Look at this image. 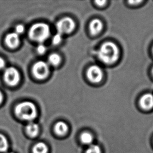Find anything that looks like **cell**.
<instances>
[{
  "mask_svg": "<svg viewBox=\"0 0 153 153\" xmlns=\"http://www.w3.org/2000/svg\"><path fill=\"white\" fill-rule=\"evenodd\" d=\"M103 25L98 19H95L91 21L89 25V30L93 35H96L102 31Z\"/></svg>",
  "mask_w": 153,
  "mask_h": 153,
  "instance_id": "cell-10",
  "label": "cell"
},
{
  "mask_svg": "<svg viewBox=\"0 0 153 153\" xmlns=\"http://www.w3.org/2000/svg\"></svg>",
  "mask_w": 153,
  "mask_h": 153,
  "instance_id": "cell-26",
  "label": "cell"
},
{
  "mask_svg": "<svg viewBox=\"0 0 153 153\" xmlns=\"http://www.w3.org/2000/svg\"><path fill=\"white\" fill-rule=\"evenodd\" d=\"M86 153H102V151L99 146L92 145L87 149Z\"/></svg>",
  "mask_w": 153,
  "mask_h": 153,
  "instance_id": "cell-17",
  "label": "cell"
},
{
  "mask_svg": "<svg viewBox=\"0 0 153 153\" xmlns=\"http://www.w3.org/2000/svg\"><path fill=\"white\" fill-rule=\"evenodd\" d=\"M142 2V1H128V3H130L132 4H137V3H141Z\"/></svg>",
  "mask_w": 153,
  "mask_h": 153,
  "instance_id": "cell-23",
  "label": "cell"
},
{
  "mask_svg": "<svg viewBox=\"0 0 153 153\" xmlns=\"http://www.w3.org/2000/svg\"><path fill=\"white\" fill-rule=\"evenodd\" d=\"M33 153H47L48 147L45 143L39 142L33 146Z\"/></svg>",
  "mask_w": 153,
  "mask_h": 153,
  "instance_id": "cell-13",
  "label": "cell"
},
{
  "mask_svg": "<svg viewBox=\"0 0 153 153\" xmlns=\"http://www.w3.org/2000/svg\"><path fill=\"white\" fill-rule=\"evenodd\" d=\"M95 2L98 6H102L105 5L106 1H96Z\"/></svg>",
  "mask_w": 153,
  "mask_h": 153,
  "instance_id": "cell-21",
  "label": "cell"
},
{
  "mask_svg": "<svg viewBox=\"0 0 153 153\" xmlns=\"http://www.w3.org/2000/svg\"><path fill=\"white\" fill-rule=\"evenodd\" d=\"M3 100V95H2V92L0 91V103H1Z\"/></svg>",
  "mask_w": 153,
  "mask_h": 153,
  "instance_id": "cell-24",
  "label": "cell"
},
{
  "mask_svg": "<svg viewBox=\"0 0 153 153\" xmlns=\"http://www.w3.org/2000/svg\"><path fill=\"white\" fill-rule=\"evenodd\" d=\"M39 126L37 124L33 122L29 123L26 126V132L30 137H35L39 133Z\"/></svg>",
  "mask_w": 153,
  "mask_h": 153,
  "instance_id": "cell-11",
  "label": "cell"
},
{
  "mask_svg": "<svg viewBox=\"0 0 153 153\" xmlns=\"http://www.w3.org/2000/svg\"><path fill=\"white\" fill-rule=\"evenodd\" d=\"M25 31V27L23 25H17L16 27L15 28V33L18 35L23 33Z\"/></svg>",
  "mask_w": 153,
  "mask_h": 153,
  "instance_id": "cell-19",
  "label": "cell"
},
{
  "mask_svg": "<svg viewBox=\"0 0 153 153\" xmlns=\"http://www.w3.org/2000/svg\"><path fill=\"white\" fill-rule=\"evenodd\" d=\"M62 40V35L60 33H57L52 38V43L55 45L60 44Z\"/></svg>",
  "mask_w": 153,
  "mask_h": 153,
  "instance_id": "cell-18",
  "label": "cell"
},
{
  "mask_svg": "<svg viewBox=\"0 0 153 153\" xmlns=\"http://www.w3.org/2000/svg\"><path fill=\"white\" fill-rule=\"evenodd\" d=\"M50 27L43 23H36L31 26L29 30V36L31 39L42 44L49 37Z\"/></svg>",
  "mask_w": 153,
  "mask_h": 153,
  "instance_id": "cell-3",
  "label": "cell"
},
{
  "mask_svg": "<svg viewBox=\"0 0 153 153\" xmlns=\"http://www.w3.org/2000/svg\"><path fill=\"white\" fill-rule=\"evenodd\" d=\"M61 62L60 56L56 53L50 54L48 58V63L53 66H57Z\"/></svg>",
  "mask_w": 153,
  "mask_h": 153,
  "instance_id": "cell-14",
  "label": "cell"
},
{
  "mask_svg": "<svg viewBox=\"0 0 153 153\" xmlns=\"http://www.w3.org/2000/svg\"><path fill=\"white\" fill-rule=\"evenodd\" d=\"M140 104L141 107L145 110H149L153 108V95L146 94L141 98Z\"/></svg>",
  "mask_w": 153,
  "mask_h": 153,
  "instance_id": "cell-8",
  "label": "cell"
},
{
  "mask_svg": "<svg viewBox=\"0 0 153 153\" xmlns=\"http://www.w3.org/2000/svg\"><path fill=\"white\" fill-rule=\"evenodd\" d=\"M4 77L6 83L10 86L16 85L20 80L19 71L13 67L6 68L4 72Z\"/></svg>",
  "mask_w": 153,
  "mask_h": 153,
  "instance_id": "cell-6",
  "label": "cell"
},
{
  "mask_svg": "<svg viewBox=\"0 0 153 153\" xmlns=\"http://www.w3.org/2000/svg\"><path fill=\"white\" fill-rule=\"evenodd\" d=\"M37 50L38 53L40 54H44L46 51V46H45L44 44H39L38 46Z\"/></svg>",
  "mask_w": 153,
  "mask_h": 153,
  "instance_id": "cell-20",
  "label": "cell"
},
{
  "mask_svg": "<svg viewBox=\"0 0 153 153\" xmlns=\"http://www.w3.org/2000/svg\"><path fill=\"white\" fill-rule=\"evenodd\" d=\"M54 130L57 134L63 135L68 132V126L65 122L60 121L56 123L54 126Z\"/></svg>",
  "mask_w": 153,
  "mask_h": 153,
  "instance_id": "cell-12",
  "label": "cell"
},
{
  "mask_svg": "<svg viewBox=\"0 0 153 153\" xmlns=\"http://www.w3.org/2000/svg\"><path fill=\"white\" fill-rule=\"evenodd\" d=\"M6 45L11 48L17 47L19 43V37L18 34L13 33L8 34L5 38Z\"/></svg>",
  "mask_w": 153,
  "mask_h": 153,
  "instance_id": "cell-9",
  "label": "cell"
},
{
  "mask_svg": "<svg viewBox=\"0 0 153 153\" xmlns=\"http://www.w3.org/2000/svg\"><path fill=\"white\" fill-rule=\"evenodd\" d=\"M100 60L105 64H112L118 60L119 50L116 44L107 42L102 44L98 51Z\"/></svg>",
  "mask_w": 153,
  "mask_h": 153,
  "instance_id": "cell-1",
  "label": "cell"
},
{
  "mask_svg": "<svg viewBox=\"0 0 153 153\" xmlns=\"http://www.w3.org/2000/svg\"></svg>",
  "mask_w": 153,
  "mask_h": 153,
  "instance_id": "cell-27",
  "label": "cell"
},
{
  "mask_svg": "<svg viewBox=\"0 0 153 153\" xmlns=\"http://www.w3.org/2000/svg\"><path fill=\"white\" fill-rule=\"evenodd\" d=\"M8 143L6 137L0 134V152H6L8 149Z\"/></svg>",
  "mask_w": 153,
  "mask_h": 153,
  "instance_id": "cell-15",
  "label": "cell"
},
{
  "mask_svg": "<svg viewBox=\"0 0 153 153\" xmlns=\"http://www.w3.org/2000/svg\"><path fill=\"white\" fill-rule=\"evenodd\" d=\"M81 140L82 143L85 144H89L93 140V135L89 132H84L81 135Z\"/></svg>",
  "mask_w": 153,
  "mask_h": 153,
  "instance_id": "cell-16",
  "label": "cell"
},
{
  "mask_svg": "<svg viewBox=\"0 0 153 153\" xmlns=\"http://www.w3.org/2000/svg\"><path fill=\"white\" fill-rule=\"evenodd\" d=\"M34 76L38 79H44L47 77L49 73V64L46 62L40 61L36 63L33 68Z\"/></svg>",
  "mask_w": 153,
  "mask_h": 153,
  "instance_id": "cell-5",
  "label": "cell"
},
{
  "mask_svg": "<svg viewBox=\"0 0 153 153\" xmlns=\"http://www.w3.org/2000/svg\"><path fill=\"white\" fill-rule=\"evenodd\" d=\"M75 27V23L70 17H65L56 23V28L58 33L61 35L68 34L72 32Z\"/></svg>",
  "mask_w": 153,
  "mask_h": 153,
  "instance_id": "cell-4",
  "label": "cell"
},
{
  "mask_svg": "<svg viewBox=\"0 0 153 153\" xmlns=\"http://www.w3.org/2000/svg\"><path fill=\"white\" fill-rule=\"evenodd\" d=\"M15 111L19 118L29 121L35 119L37 114L35 105L30 102H24L19 103L15 108Z\"/></svg>",
  "mask_w": 153,
  "mask_h": 153,
  "instance_id": "cell-2",
  "label": "cell"
},
{
  "mask_svg": "<svg viewBox=\"0 0 153 153\" xmlns=\"http://www.w3.org/2000/svg\"><path fill=\"white\" fill-rule=\"evenodd\" d=\"M5 65V62L3 58L0 57V69L4 68Z\"/></svg>",
  "mask_w": 153,
  "mask_h": 153,
  "instance_id": "cell-22",
  "label": "cell"
},
{
  "mask_svg": "<svg viewBox=\"0 0 153 153\" xmlns=\"http://www.w3.org/2000/svg\"><path fill=\"white\" fill-rule=\"evenodd\" d=\"M87 76L92 83H100L103 77L102 71L100 66L93 65L91 66L87 71Z\"/></svg>",
  "mask_w": 153,
  "mask_h": 153,
  "instance_id": "cell-7",
  "label": "cell"
},
{
  "mask_svg": "<svg viewBox=\"0 0 153 153\" xmlns=\"http://www.w3.org/2000/svg\"><path fill=\"white\" fill-rule=\"evenodd\" d=\"M152 73H153V70H152Z\"/></svg>",
  "mask_w": 153,
  "mask_h": 153,
  "instance_id": "cell-25",
  "label": "cell"
}]
</instances>
